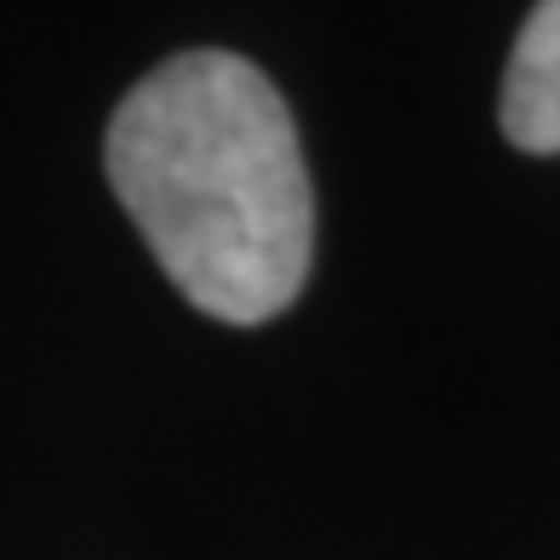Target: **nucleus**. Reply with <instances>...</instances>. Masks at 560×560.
Returning a JSON list of instances; mask_svg holds the SVG:
<instances>
[{
	"mask_svg": "<svg viewBox=\"0 0 560 560\" xmlns=\"http://www.w3.org/2000/svg\"><path fill=\"white\" fill-rule=\"evenodd\" d=\"M104 172L166 280L229 326L275 320L315 258L298 126L264 69L184 52L120 97Z\"/></svg>",
	"mask_w": 560,
	"mask_h": 560,
	"instance_id": "f257e3e1",
	"label": "nucleus"
},
{
	"mask_svg": "<svg viewBox=\"0 0 560 560\" xmlns=\"http://www.w3.org/2000/svg\"><path fill=\"white\" fill-rule=\"evenodd\" d=\"M503 138L526 155H560V0L532 7L498 97Z\"/></svg>",
	"mask_w": 560,
	"mask_h": 560,
	"instance_id": "f03ea898",
	"label": "nucleus"
}]
</instances>
